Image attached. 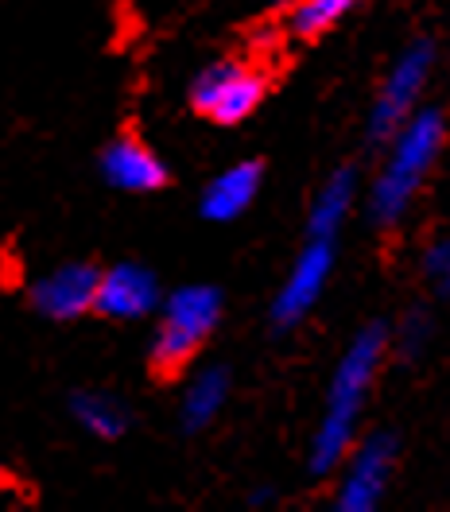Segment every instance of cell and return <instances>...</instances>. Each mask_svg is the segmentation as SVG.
Here are the masks:
<instances>
[{
	"label": "cell",
	"mask_w": 450,
	"mask_h": 512,
	"mask_svg": "<svg viewBox=\"0 0 450 512\" xmlns=\"http://www.w3.org/2000/svg\"><path fill=\"white\" fill-rule=\"evenodd\" d=\"M385 346V326H365L350 342V350L342 353L330 392H326V412H322L315 443H311V470L315 474H330L346 458V450L354 443L361 408H365V396H369V384L381 369Z\"/></svg>",
	"instance_id": "obj_1"
},
{
	"label": "cell",
	"mask_w": 450,
	"mask_h": 512,
	"mask_svg": "<svg viewBox=\"0 0 450 512\" xmlns=\"http://www.w3.org/2000/svg\"><path fill=\"white\" fill-rule=\"evenodd\" d=\"M447 140V121L439 109H419L392 136V152H388L385 171L377 175L373 191H369V214L373 222L392 225L404 218V210L412 206L419 183L427 179V171L435 167L439 152Z\"/></svg>",
	"instance_id": "obj_2"
},
{
	"label": "cell",
	"mask_w": 450,
	"mask_h": 512,
	"mask_svg": "<svg viewBox=\"0 0 450 512\" xmlns=\"http://www.w3.org/2000/svg\"><path fill=\"white\" fill-rule=\"evenodd\" d=\"M222 319V291L210 284H187L171 291L163 303V322L152 338V365L156 373L171 377L191 361L198 346L214 334Z\"/></svg>",
	"instance_id": "obj_3"
},
{
	"label": "cell",
	"mask_w": 450,
	"mask_h": 512,
	"mask_svg": "<svg viewBox=\"0 0 450 512\" xmlns=\"http://www.w3.org/2000/svg\"><path fill=\"white\" fill-rule=\"evenodd\" d=\"M264 74L245 63H214L206 66L191 86V101L198 113H206L218 125L245 121L264 101Z\"/></svg>",
	"instance_id": "obj_4"
},
{
	"label": "cell",
	"mask_w": 450,
	"mask_h": 512,
	"mask_svg": "<svg viewBox=\"0 0 450 512\" xmlns=\"http://www.w3.org/2000/svg\"><path fill=\"white\" fill-rule=\"evenodd\" d=\"M427 74H431V47L427 43L408 47L396 59V66L388 70V78L381 82L373 113H369V136L373 140H392L396 128L416 113V101L423 94V86H427Z\"/></svg>",
	"instance_id": "obj_5"
},
{
	"label": "cell",
	"mask_w": 450,
	"mask_h": 512,
	"mask_svg": "<svg viewBox=\"0 0 450 512\" xmlns=\"http://www.w3.org/2000/svg\"><path fill=\"white\" fill-rule=\"evenodd\" d=\"M334 272V241L326 237H307L303 253L295 256L288 280L276 291L272 303V319L276 326H295L299 319H307L319 303V295L326 291V280Z\"/></svg>",
	"instance_id": "obj_6"
},
{
	"label": "cell",
	"mask_w": 450,
	"mask_h": 512,
	"mask_svg": "<svg viewBox=\"0 0 450 512\" xmlns=\"http://www.w3.org/2000/svg\"><path fill=\"white\" fill-rule=\"evenodd\" d=\"M392 462H396V443L388 435H373L369 443H361L357 454L346 466V478L338 489V509L342 512H369L381 505L392 478Z\"/></svg>",
	"instance_id": "obj_7"
},
{
	"label": "cell",
	"mask_w": 450,
	"mask_h": 512,
	"mask_svg": "<svg viewBox=\"0 0 450 512\" xmlns=\"http://www.w3.org/2000/svg\"><path fill=\"white\" fill-rule=\"evenodd\" d=\"M97 280H101V272L94 264H63L32 284V307L47 319H78V315L94 311Z\"/></svg>",
	"instance_id": "obj_8"
},
{
	"label": "cell",
	"mask_w": 450,
	"mask_h": 512,
	"mask_svg": "<svg viewBox=\"0 0 450 512\" xmlns=\"http://www.w3.org/2000/svg\"><path fill=\"white\" fill-rule=\"evenodd\" d=\"M160 307V280L144 264H117L97 280L94 311L109 319H144Z\"/></svg>",
	"instance_id": "obj_9"
},
{
	"label": "cell",
	"mask_w": 450,
	"mask_h": 512,
	"mask_svg": "<svg viewBox=\"0 0 450 512\" xmlns=\"http://www.w3.org/2000/svg\"><path fill=\"white\" fill-rule=\"evenodd\" d=\"M101 175L117 187V191H160L167 183V167L160 163V156L140 144V140H113L105 152H101Z\"/></svg>",
	"instance_id": "obj_10"
},
{
	"label": "cell",
	"mask_w": 450,
	"mask_h": 512,
	"mask_svg": "<svg viewBox=\"0 0 450 512\" xmlns=\"http://www.w3.org/2000/svg\"><path fill=\"white\" fill-rule=\"evenodd\" d=\"M260 163H233L229 171L222 175H214L210 183H206V191H202V218H210V222H233V218H241L249 206H253V198L260 191Z\"/></svg>",
	"instance_id": "obj_11"
},
{
	"label": "cell",
	"mask_w": 450,
	"mask_h": 512,
	"mask_svg": "<svg viewBox=\"0 0 450 512\" xmlns=\"http://www.w3.org/2000/svg\"><path fill=\"white\" fill-rule=\"evenodd\" d=\"M225 400H229V373H225L222 365H210V369L194 373L191 384H187V392H183V404H179L183 427H187V431H198V427L214 423L218 412L225 408Z\"/></svg>",
	"instance_id": "obj_12"
},
{
	"label": "cell",
	"mask_w": 450,
	"mask_h": 512,
	"mask_svg": "<svg viewBox=\"0 0 450 512\" xmlns=\"http://www.w3.org/2000/svg\"><path fill=\"white\" fill-rule=\"evenodd\" d=\"M354 198H357L354 171H334V175L322 183L319 198H315V206H311L307 237H326V241H334L342 222H346V214H350V206H354Z\"/></svg>",
	"instance_id": "obj_13"
},
{
	"label": "cell",
	"mask_w": 450,
	"mask_h": 512,
	"mask_svg": "<svg viewBox=\"0 0 450 512\" xmlns=\"http://www.w3.org/2000/svg\"><path fill=\"white\" fill-rule=\"evenodd\" d=\"M357 8V0H291L288 4V32L299 39H319L334 24H342Z\"/></svg>",
	"instance_id": "obj_14"
},
{
	"label": "cell",
	"mask_w": 450,
	"mask_h": 512,
	"mask_svg": "<svg viewBox=\"0 0 450 512\" xmlns=\"http://www.w3.org/2000/svg\"><path fill=\"white\" fill-rule=\"evenodd\" d=\"M70 408H74V419L97 439H117L129 427V412L113 396H101V392H78Z\"/></svg>",
	"instance_id": "obj_15"
},
{
	"label": "cell",
	"mask_w": 450,
	"mask_h": 512,
	"mask_svg": "<svg viewBox=\"0 0 450 512\" xmlns=\"http://www.w3.org/2000/svg\"><path fill=\"white\" fill-rule=\"evenodd\" d=\"M427 276L435 280L439 291H450V237L439 241V245L427 253Z\"/></svg>",
	"instance_id": "obj_16"
},
{
	"label": "cell",
	"mask_w": 450,
	"mask_h": 512,
	"mask_svg": "<svg viewBox=\"0 0 450 512\" xmlns=\"http://www.w3.org/2000/svg\"><path fill=\"white\" fill-rule=\"evenodd\" d=\"M276 4H291V0H276Z\"/></svg>",
	"instance_id": "obj_17"
}]
</instances>
